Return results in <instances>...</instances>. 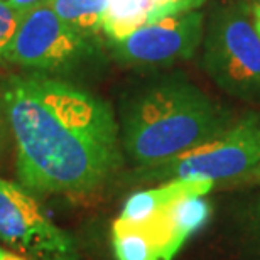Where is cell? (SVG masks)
<instances>
[{"label": "cell", "instance_id": "cell-13", "mask_svg": "<svg viewBox=\"0 0 260 260\" xmlns=\"http://www.w3.org/2000/svg\"><path fill=\"white\" fill-rule=\"evenodd\" d=\"M233 230L245 255L260 260V186L255 194L237 206Z\"/></svg>", "mask_w": 260, "mask_h": 260}, {"label": "cell", "instance_id": "cell-15", "mask_svg": "<svg viewBox=\"0 0 260 260\" xmlns=\"http://www.w3.org/2000/svg\"><path fill=\"white\" fill-rule=\"evenodd\" d=\"M205 2L206 0H154L157 20L166 17V15L198 10L201 5H205Z\"/></svg>", "mask_w": 260, "mask_h": 260}, {"label": "cell", "instance_id": "cell-4", "mask_svg": "<svg viewBox=\"0 0 260 260\" xmlns=\"http://www.w3.org/2000/svg\"><path fill=\"white\" fill-rule=\"evenodd\" d=\"M201 66L233 98L260 103V34L245 2L211 10L203 34Z\"/></svg>", "mask_w": 260, "mask_h": 260}, {"label": "cell", "instance_id": "cell-21", "mask_svg": "<svg viewBox=\"0 0 260 260\" xmlns=\"http://www.w3.org/2000/svg\"><path fill=\"white\" fill-rule=\"evenodd\" d=\"M247 5H250V7H253V5H258L260 4V0H243Z\"/></svg>", "mask_w": 260, "mask_h": 260}, {"label": "cell", "instance_id": "cell-11", "mask_svg": "<svg viewBox=\"0 0 260 260\" xmlns=\"http://www.w3.org/2000/svg\"><path fill=\"white\" fill-rule=\"evenodd\" d=\"M164 220L168 223L174 242L181 248L206 225L211 216V206L206 196H189L173 203L164 213Z\"/></svg>", "mask_w": 260, "mask_h": 260}, {"label": "cell", "instance_id": "cell-6", "mask_svg": "<svg viewBox=\"0 0 260 260\" xmlns=\"http://www.w3.org/2000/svg\"><path fill=\"white\" fill-rule=\"evenodd\" d=\"M0 242L27 260H80L76 242L32 193L0 178Z\"/></svg>", "mask_w": 260, "mask_h": 260}, {"label": "cell", "instance_id": "cell-2", "mask_svg": "<svg viewBox=\"0 0 260 260\" xmlns=\"http://www.w3.org/2000/svg\"><path fill=\"white\" fill-rule=\"evenodd\" d=\"M235 113L179 71L139 83L120 100L118 132L134 168H150L221 135Z\"/></svg>", "mask_w": 260, "mask_h": 260}, {"label": "cell", "instance_id": "cell-10", "mask_svg": "<svg viewBox=\"0 0 260 260\" xmlns=\"http://www.w3.org/2000/svg\"><path fill=\"white\" fill-rule=\"evenodd\" d=\"M155 20L157 14L154 0H107L103 32L108 43H113Z\"/></svg>", "mask_w": 260, "mask_h": 260}, {"label": "cell", "instance_id": "cell-5", "mask_svg": "<svg viewBox=\"0 0 260 260\" xmlns=\"http://www.w3.org/2000/svg\"><path fill=\"white\" fill-rule=\"evenodd\" d=\"M95 41L68 27L48 4L22 14L5 61L38 75H68L100 58Z\"/></svg>", "mask_w": 260, "mask_h": 260}, {"label": "cell", "instance_id": "cell-7", "mask_svg": "<svg viewBox=\"0 0 260 260\" xmlns=\"http://www.w3.org/2000/svg\"><path fill=\"white\" fill-rule=\"evenodd\" d=\"M203 34L205 14L191 10L166 15L108 44L118 63L137 70H159L189 59L201 46Z\"/></svg>", "mask_w": 260, "mask_h": 260}, {"label": "cell", "instance_id": "cell-17", "mask_svg": "<svg viewBox=\"0 0 260 260\" xmlns=\"http://www.w3.org/2000/svg\"><path fill=\"white\" fill-rule=\"evenodd\" d=\"M9 125H7V120H5V113H4V108H2V103H0V152L4 150L5 147V142H7V135H9Z\"/></svg>", "mask_w": 260, "mask_h": 260}, {"label": "cell", "instance_id": "cell-16", "mask_svg": "<svg viewBox=\"0 0 260 260\" xmlns=\"http://www.w3.org/2000/svg\"><path fill=\"white\" fill-rule=\"evenodd\" d=\"M7 2L12 5L17 12L25 14V12H29V10H34V9L43 7V5H48L51 0H7Z\"/></svg>", "mask_w": 260, "mask_h": 260}, {"label": "cell", "instance_id": "cell-12", "mask_svg": "<svg viewBox=\"0 0 260 260\" xmlns=\"http://www.w3.org/2000/svg\"><path fill=\"white\" fill-rule=\"evenodd\" d=\"M56 15L78 34L96 39L103 32L107 0H51Z\"/></svg>", "mask_w": 260, "mask_h": 260}, {"label": "cell", "instance_id": "cell-8", "mask_svg": "<svg viewBox=\"0 0 260 260\" xmlns=\"http://www.w3.org/2000/svg\"><path fill=\"white\" fill-rule=\"evenodd\" d=\"M164 213V211H162ZM142 225L122 220L112 225V248L117 260H171L179 252L164 215Z\"/></svg>", "mask_w": 260, "mask_h": 260}, {"label": "cell", "instance_id": "cell-9", "mask_svg": "<svg viewBox=\"0 0 260 260\" xmlns=\"http://www.w3.org/2000/svg\"><path fill=\"white\" fill-rule=\"evenodd\" d=\"M213 186L215 184L210 181L181 179L139 189L125 200L118 220L130 223V225H142V223L154 220L155 216L168 210L173 203L183 200V198L206 196L213 189Z\"/></svg>", "mask_w": 260, "mask_h": 260}, {"label": "cell", "instance_id": "cell-14", "mask_svg": "<svg viewBox=\"0 0 260 260\" xmlns=\"http://www.w3.org/2000/svg\"><path fill=\"white\" fill-rule=\"evenodd\" d=\"M22 14L17 12L7 0H0V63L7 59L10 44L19 29Z\"/></svg>", "mask_w": 260, "mask_h": 260}, {"label": "cell", "instance_id": "cell-20", "mask_svg": "<svg viewBox=\"0 0 260 260\" xmlns=\"http://www.w3.org/2000/svg\"><path fill=\"white\" fill-rule=\"evenodd\" d=\"M247 183H250V184H255V186H260V169L257 171V173H253L250 178L247 179Z\"/></svg>", "mask_w": 260, "mask_h": 260}, {"label": "cell", "instance_id": "cell-1", "mask_svg": "<svg viewBox=\"0 0 260 260\" xmlns=\"http://www.w3.org/2000/svg\"><path fill=\"white\" fill-rule=\"evenodd\" d=\"M15 145L19 184L38 196L81 200L123 164L115 112L103 98L59 78L10 75L0 85Z\"/></svg>", "mask_w": 260, "mask_h": 260}, {"label": "cell", "instance_id": "cell-19", "mask_svg": "<svg viewBox=\"0 0 260 260\" xmlns=\"http://www.w3.org/2000/svg\"><path fill=\"white\" fill-rule=\"evenodd\" d=\"M0 260H27V258L20 257V255H17V253H14V252L5 250V248H0Z\"/></svg>", "mask_w": 260, "mask_h": 260}, {"label": "cell", "instance_id": "cell-3", "mask_svg": "<svg viewBox=\"0 0 260 260\" xmlns=\"http://www.w3.org/2000/svg\"><path fill=\"white\" fill-rule=\"evenodd\" d=\"M260 169V112L237 117L230 128L210 142L150 168H134L127 179L134 184H160L194 179L247 183Z\"/></svg>", "mask_w": 260, "mask_h": 260}, {"label": "cell", "instance_id": "cell-18", "mask_svg": "<svg viewBox=\"0 0 260 260\" xmlns=\"http://www.w3.org/2000/svg\"><path fill=\"white\" fill-rule=\"evenodd\" d=\"M252 10V20H253V25H255L257 32L260 34V4L258 5H253V7H250Z\"/></svg>", "mask_w": 260, "mask_h": 260}]
</instances>
